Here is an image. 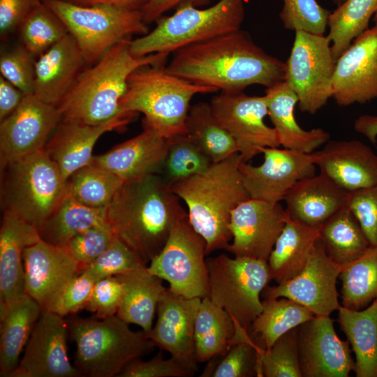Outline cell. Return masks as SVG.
<instances>
[{"label":"cell","instance_id":"obj_60","mask_svg":"<svg viewBox=\"0 0 377 377\" xmlns=\"http://www.w3.org/2000/svg\"><path fill=\"white\" fill-rule=\"evenodd\" d=\"M373 19H374L375 26H377V8H376V10L374 16H373Z\"/></svg>","mask_w":377,"mask_h":377},{"label":"cell","instance_id":"obj_23","mask_svg":"<svg viewBox=\"0 0 377 377\" xmlns=\"http://www.w3.org/2000/svg\"><path fill=\"white\" fill-rule=\"evenodd\" d=\"M320 172L350 192L377 185V155L357 140H328L311 154Z\"/></svg>","mask_w":377,"mask_h":377},{"label":"cell","instance_id":"obj_25","mask_svg":"<svg viewBox=\"0 0 377 377\" xmlns=\"http://www.w3.org/2000/svg\"><path fill=\"white\" fill-rule=\"evenodd\" d=\"M143 131L108 151L94 156L91 163L115 174L124 181L161 175L170 138L143 125Z\"/></svg>","mask_w":377,"mask_h":377},{"label":"cell","instance_id":"obj_9","mask_svg":"<svg viewBox=\"0 0 377 377\" xmlns=\"http://www.w3.org/2000/svg\"><path fill=\"white\" fill-rule=\"evenodd\" d=\"M42 2L63 22L88 65L122 39L149 31L140 10L105 4L83 6L64 0Z\"/></svg>","mask_w":377,"mask_h":377},{"label":"cell","instance_id":"obj_30","mask_svg":"<svg viewBox=\"0 0 377 377\" xmlns=\"http://www.w3.org/2000/svg\"><path fill=\"white\" fill-rule=\"evenodd\" d=\"M320 228L287 218L267 260L271 280L279 284L303 269L320 237Z\"/></svg>","mask_w":377,"mask_h":377},{"label":"cell","instance_id":"obj_56","mask_svg":"<svg viewBox=\"0 0 377 377\" xmlns=\"http://www.w3.org/2000/svg\"><path fill=\"white\" fill-rule=\"evenodd\" d=\"M25 95L13 84L0 76V120L13 112Z\"/></svg>","mask_w":377,"mask_h":377},{"label":"cell","instance_id":"obj_50","mask_svg":"<svg viewBox=\"0 0 377 377\" xmlns=\"http://www.w3.org/2000/svg\"><path fill=\"white\" fill-rule=\"evenodd\" d=\"M115 237L108 224L94 226L72 237L64 247L83 269L95 260Z\"/></svg>","mask_w":377,"mask_h":377},{"label":"cell","instance_id":"obj_44","mask_svg":"<svg viewBox=\"0 0 377 377\" xmlns=\"http://www.w3.org/2000/svg\"><path fill=\"white\" fill-rule=\"evenodd\" d=\"M213 163L188 134L170 138L161 174L168 186L207 170Z\"/></svg>","mask_w":377,"mask_h":377},{"label":"cell","instance_id":"obj_1","mask_svg":"<svg viewBox=\"0 0 377 377\" xmlns=\"http://www.w3.org/2000/svg\"><path fill=\"white\" fill-rule=\"evenodd\" d=\"M165 68L192 83L228 94L253 84L268 88L283 81L285 75V63L241 29L179 49Z\"/></svg>","mask_w":377,"mask_h":377},{"label":"cell","instance_id":"obj_55","mask_svg":"<svg viewBox=\"0 0 377 377\" xmlns=\"http://www.w3.org/2000/svg\"><path fill=\"white\" fill-rule=\"evenodd\" d=\"M211 0H149L140 11L146 24L156 22L163 14L180 5L190 3L195 7L207 5Z\"/></svg>","mask_w":377,"mask_h":377},{"label":"cell","instance_id":"obj_51","mask_svg":"<svg viewBox=\"0 0 377 377\" xmlns=\"http://www.w3.org/2000/svg\"><path fill=\"white\" fill-rule=\"evenodd\" d=\"M197 368L170 356L165 359L159 351L147 361L138 358L131 362L119 374V377H187L194 375Z\"/></svg>","mask_w":377,"mask_h":377},{"label":"cell","instance_id":"obj_19","mask_svg":"<svg viewBox=\"0 0 377 377\" xmlns=\"http://www.w3.org/2000/svg\"><path fill=\"white\" fill-rule=\"evenodd\" d=\"M302 377H348L355 360L348 340L337 334L330 316H316L298 327Z\"/></svg>","mask_w":377,"mask_h":377},{"label":"cell","instance_id":"obj_16","mask_svg":"<svg viewBox=\"0 0 377 377\" xmlns=\"http://www.w3.org/2000/svg\"><path fill=\"white\" fill-rule=\"evenodd\" d=\"M264 161L253 165L242 160L239 164L243 184L250 198L280 202L300 180L315 175L311 154L279 147H267Z\"/></svg>","mask_w":377,"mask_h":377},{"label":"cell","instance_id":"obj_49","mask_svg":"<svg viewBox=\"0 0 377 377\" xmlns=\"http://www.w3.org/2000/svg\"><path fill=\"white\" fill-rule=\"evenodd\" d=\"M35 62L34 57L21 44L4 50L0 56L1 75L25 96L34 94Z\"/></svg>","mask_w":377,"mask_h":377},{"label":"cell","instance_id":"obj_17","mask_svg":"<svg viewBox=\"0 0 377 377\" xmlns=\"http://www.w3.org/2000/svg\"><path fill=\"white\" fill-rule=\"evenodd\" d=\"M287 214L280 202L249 198L231 212L232 242L226 250L238 257L268 260Z\"/></svg>","mask_w":377,"mask_h":377},{"label":"cell","instance_id":"obj_37","mask_svg":"<svg viewBox=\"0 0 377 377\" xmlns=\"http://www.w3.org/2000/svg\"><path fill=\"white\" fill-rule=\"evenodd\" d=\"M263 309L249 330L252 338L267 349L283 334L316 316L309 309L286 297L262 301Z\"/></svg>","mask_w":377,"mask_h":377},{"label":"cell","instance_id":"obj_29","mask_svg":"<svg viewBox=\"0 0 377 377\" xmlns=\"http://www.w3.org/2000/svg\"><path fill=\"white\" fill-rule=\"evenodd\" d=\"M265 95L268 115L283 148L311 154L330 140L324 129L304 130L297 124L294 110L298 98L285 81L266 88Z\"/></svg>","mask_w":377,"mask_h":377},{"label":"cell","instance_id":"obj_42","mask_svg":"<svg viewBox=\"0 0 377 377\" xmlns=\"http://www.w3.org/2000/svg\"><path fill=\"white\" fill-rule=\"evenodd\" d=\"M68 193L82 204L105 208L124 181L112 172L90 163L67 179Z\"/></svg>","mask_w":377,"mask_h":377},{"label":"cell","instance_id":"obj_47","mask_svg":"<svg viewBox=\"0 0 377 377\" xmlns=\"http://www.w3.org/2000/svg\"><path fill=\"white\" fill-rule=\"evenodd\" d=\"M279 17L284 28L324 35L330 11L316 0H281Z\"/></svg>","mask_w":377,"mask_h":377},{"label":"cell","instance_id":"obj_39","mask_svg":"<svg viewBox=\"0 0 377 377\" xmlns=\"http://www.w3.org/2000/svg\"><path fill=\"white\" fill-rule=\"evenodd\" d=\"M341 306L361 310L377 298V246H370L359 258L342 267Z\"/></svg>","mask_w":377,"mask_h":377},{"label":"cell","instance_id":"obj_22","mask_svg":"<svg viewBox=\"0 0 377 377\" xmlns=\"http://www.w3.org/2000/svg\"><path fill=\"white\" fill-rule=\"evenodd\" d=\"M136 114L125 112L97 125L61 119L44 149L68 179L75 171L92 162L94 147L101 135L121 129Z\"/></svg>","mask_w":377,"mask_h":377},{"label":"cell","instance_id":"obj_36","mask_svg":"<svg viewBox=\"0 0 377 377\" xmlns=\"http://www.w3.org/2000/svg\"><path fill=\"white\" fill-rule=\"evenodd\" d=\"M319 238L328 256L342 267L359 258L370 246L359 223L347 206L320 226Z\"/></svg>","mask_w":377,"mask_h":377},{"label":"cell","instance_id":"obj_48","mask_svg":"<svg viewBox=\"0 0 377 377\" xmlns=\"http://www.w3.org/2000/svg\"><path fill=\"white\" fill-rule=\"evenodd\" d=\"M95 283L89 274L81 271L65 283L42 310L64 317L85 309Z\"/></svg>","mask_w":377,"mask_h":377},{"label":"cell","instance_id":"obj_20","mask_svg":"<svg viewBox=\"0 0 377 377\" xmlns=\"http://www.w3.org/2000/svg\"><path fill=\"white\" fill-rule=\"evenodd\" d=\"M332 98L340 106L377 98V26L367 29L337 58Z\"/></svg>","mask_w":377,"mask_h":377},{"label":"cell","instance_id":"obj_31","mask_svg":"<svg viewBox=\"0 0 377 377\" xmlns=\"http://www.w3.org/2000/svg\"><path fill=\"white\" fill-rule=\"evenodd\" d=\"M42 311L27 294L12 302L0 313V376L10 377Z\"/></svg>","mask_w":377,"mask_h":377},{"label":"cell","instance_id":"obj_40","mask_svg":"<svg viewBox=\"0 0 377 377\" xmlns=\"http://www.w3.org/2000/svg\"><path fill=\"white\" fill-rule=\"evenodd\" d=\"M377 8V0H346L331 12L327 22L335 59L368 28Z\"/></svg>","mask_w":377,"mask_h":377},{"label":"cell","instance_id":"obj_52","mask_svg":"<svg viewBox=\"0 0 377 377\" xmlns=\"http://www.w3.org/2000/svg\"><path fill=\"white\" fill-rule=\"evenodd\" d=\"M347 207L357 219L370 246H377V185L349 192Z\"/></svg>","mask_w":377,"mask_h":377},{"label":"cell","instance_id":"obj_14","mask_svg":"<svg viewBox=\"0 0 377 377\" xmlns=\"http://www.w3.org/2000/svg\"><path fill=\"white\" fill-rule=\"evenodd\" d=\"M341 269L328 256L318 238L303 269L286 282L267 285L261 296L264 299L286 297L307 308L315 316H330L341 306L337 281Z\"/></svg>","mask_w":377,"mask_h":377},{"label":"cell","instance_id":"obj_8","mask_svg":"<svg viewBox=\"0 0 377 377\" xmlns=\"http://www.w3.org/2000/svg\"><path fill=\"white\" fill-rule=\"evenodd\" d=\"M244 15V0H219L204 9L182 4L172 15L159 17L152 31L131 40L130 50L136 57L169 54L184 47L241 29Z\"/></svg>","mask_w":377,"mask_h":377},{"label":"cell","instance_id":"obj_54","mask_svg":"<svg viewBox=\"0 0 377 377\" xmlns=\"http://www.w3.org/2000/svg\"><path fill=\"white\" fill-rule=\"evenodd\" d=\"M42 0H0V36L4 40L15 31Z\"/></svg>","mask_w":377,"mask_h":377},{"label":"cell","instance_id":"obj_11","mask_svg":"<svg viewBox=\"0 0 377 377\" xmlns=\"http://www.w3.org/2000/svg\"><path fill=\"white\" fill-rule=\"evenodd\" d=\"M336 61L327 36L295 31L283 81L297 95L302 112L313 114L332 98Z\"/></svg>","mask_w":377,"mask_h":377},{"label":"cell","instance_id":"obj_53","mask_svg":"<svg viewBox=\"0 0 377 377\" xmlns=\"http://www.w3.org/2000/svg\"><path fill=\"white\" fill-rule=\"evenodd\" d=\"M123 295V286L117 276L101 279L94 283L85 309L103 319L117 314Z\"/></svg>","mask_w":377,"mask_h":377},{"label":"cell","instance_id":"obj_45","mask_svg":"<svg viewBox=\"0 0 377 377\" xmlns=\"http://www.w3.org/2000/svg\"><path fill=\"white\" fill-rule=\"evenodd\" d=\"M261 376L302 377L298 350V327L280 337L260 358Z\"/></svg>","mask_w":377,"mask_h":377},{"label":"cell","instance_id":"obj_59","mask_svg":"<svg viewBox=\"0 0 377 377\" xmlns=\"http://www.w3.org/2000/svg\"><path fill=\"white\" fill-rule=\"evenodd\" d=\"M346 0H332V1L336 4L337 6H339L343 2H344Z\"/></svg>","mask_w":377,"mask_h":377},{"label":"cell","instance_id":"obj_18","mask_svg":"<svg viewBox=\"0 0 377 377\" xmlns=\"http://www.w3.org/2000/svg\"><path fill=\"white\" fill-rule=\"evenodd\" d=\"M68 326L64 317L42 310L20 363L10 377H77L68 358Z\"/></svg>","mask_w":377,"mask_h":377},{"label":"cell","instance_id":"obj_4","mask_svg":"<svg viewBox=\"0 0 377 377\" xmlns=\"http://www.w3.org/2000/svg\"><path fill=\"white\" fill-rule=\"evenodd\" d=\"M239 153L212 163L205 172L170 185L188 207V221L206 242L207 255L226 249L232 211L250 198L241 177Z\"/></svg>","mask_w":377,"mask_h":377},{"label":"cell","instance_id":"obj_21","mask_svg":"<svg viewBox=\"0 0 377 377\" xmlns=\"http://www.w3.org/2000/svg\"><path fill=\"white\" fill-rule=\"evenodd\" d=\"M201 300L186 297L167 288L157 306L156 323L146 332L155 346L195 368L194 328Z\"/></svg>","mask_w":377,"mask_h":377},{"label":"cell","instance_id":"obj_33","mask_svg":"<svg viewBox=\"0 0 377 377\" xmlns=\"http://www.w3.org/2000/svg\"><path fill=\"white\" fill-rule=\"evenodd\" d=\"M355 354L357 377H377V298L361 310L341 305L338 319Z\"/></svg>","mask_w":377,"mask_h":377},{"label":"cell","instance_id":"obj_3","mask_svg":"<svg viewBox=\"0 0 377 377\" xmlns=\"http://www.w3.org/2000/svg\"><path fill=\"white\" fill-rule=\"evenodd\" d=\"M131 40V37L122 39L83 70L57 106L61 119L97 125L125 113L120 110V101L128 76L141 66L164 64L169 55L136 57L130 50Z\"/></svg>","mask_w":377,"mask_h":377},{"label":"cell","instance_id":"obj_41","mask_svg":"<svg viewBox=\"0 0 377 377\" xmlns=\"http://www.w3.org/2000/svg\"><path fill=\"white\" fill-rule=\"evenodd\" d=\"M265 349L250 333L235 334L232 343L221 355L214 357L200 376H261L260 358Z\"/></svg>","mask_w":377,"mask_h":377},{"label":"cell","instance_id":"obj_12","mask_svg":"<svg viewBox=\"0 0 377 377\" xmlns=\"http://www.w3.org/2000/svg\"><path fill=\"white\" fill-rule=\"evenodd\" d=\"M206 242L191 226L188 216L172 229L160 253L147 266L152 274L166 281L174 293L202 299L209 293Z\"/></svg>","mask_w":377,"mask_h":377},{"label":"cell","instance_id":"obj_7","mask_svg":"<svg viewBox=\"0 0 377 377\" xmlns=\"http://www.w3.org/2000/svg\"><path fill=\"white\" fill-rule=\"evenodd\" d=\"M69 330L76 344L75 366L82 376H118L131 362L155 347L144 330L133 331L117 315L75 319Z\"/></svg>","mask_w":377,"mask_h":377},{"label":"cell","instance_id":"obj_13","mask_svg":"<svg viewBox=\"0 0 377 377\" xmlns=\"http://www.w3.org/2000/svg\"><path fill=\"white\" fill-rule=\"evenodd\" d=\"M209 104L216 119L235 140L242 161H249L265 148L281 146L275 129L264 121L268 115L265 95L221 92Z\"/></svg>","mask_w":377,"mask_h":377},{"label":"cell","instance_id":"obj_38","mask_svg":"<svg viewBox=\"0 0 377 377\" xmlns=\"http://www.w3.org/2000/svg\"><path fill=\"white\" fill-rule=\"evenodd\" d=\"M186 134L213 163L238 153L235 140L216 119L208 103L198 102L191 106L186 119Z\"/></svg>","mask_w":377,"mask_h":377},{"label":"cell","instance_id":"obj_24","mask_svg":"<svg viewBox=\"0 0 377 377\" xmlns=\"http://www.w3.org/2000/svg\"><path fill=\"white\" fill-rule=\"evenodd\" d=\"M23 260L25 293L42 309L82 269L64 246L49 244L41 239L24 249Z\"/></svg>","mask_w":377,"mask_h":377},{"label":"cell","instance_id":"obj_58","mask_svg":"<svg viewBox=\"0 0 377 377\" xmlns=\"http://www.w3.org/2000/svg\"><path fill=\"white\" fill-rule=\"evenodd\" d=\"M68 2L83 6L111 5L131 10H141L149 0H64Z\"/></svg>","mask_w":377,"mask_h":377},{"label":"cell","instance_id":"obj_26","mask_svg":"<svg viewBox=\"0 0 377 377\" xmlns=\"http://www.w3.org/2000/svg\"><path fill=\"white\" fill-rule=\"evenodd\" d=\"M0 228V313L25 294L24 249L40 239L38 228L4 212Z\"/></svg>","mask_w":377,"mask_h":377},{"label":"cell","instance_id":"obj_32","mask_svg":"<svg viewBox=\"0 0 377 377\" xmlns=\"http://www.w3.org/2000/svg\"><path fill=\"white\" fill-rule=\"evenodd\" d=\"M117 276L122 283L123 295L116 315L149 332L158 302L167 289L162 279L150 273L147 266Z\"/></svg>","mask_w":377,"mask_h":377},{"label":"cell","instance_id":"obj_46","mask_svg":"<svg viewBox=\"0 0 377 377\" xmlns=\"http://www.w3.org/2000/svg\"><path fill=\"white\" fill-rule=\"evenodd\" d=\"M147 265L138 253L118 237L93 262L82 271L89 274L96 281L112 276L126 274L139 269Z\"/></svg>","mask_w":377,"mask_h":377},{"label":"cell","instance_id":"obj_34","mask_svg":"<svg viewBox=\"0 0 377 377\" xmlns=\"http://www.w3.org/2000/svg\"><path fill=\"white\" fill-rule=\"evenodd\" d=\"M235 333L236 325L230 315L208 297L202 298L195 321L196 361L205 362L223 354Z\"/></svg>","mask_w":377,"mask_h":377},{"label":"cell","instance_id":"obj_15","mask_svg":"<svg viewBox=\"0 0 377 377\" xmlns=\"http://www.w3.org/2000/svg\"><path fill=\"white\" fill-rule=\"evenodd\" d=\"M61 120L57 106L34 94L24 96L17 108L0 123V166L44 149Z\"/></svg>","mask_w":377,"mask_h":377},{"label":"cell","instance_id":"obj_2","mask_svg":"<svg viewBox=\"0 0 377 377\" xmlns=\"http://www.w3.org/2000/svg\"><path fill=\"white\" fill-rule=\"evenodd\" d=\"M161 175L124 181L105 208L117 237L147 265L165 246L173 228L188 213Z\"/></svg>","mask_w":377,"mask_h":377},{"label":"cell","instance_id":"obj_6","mask_svg":"<svg viewBox=\"0 0 377 377\" xmlns=\"http://www.w3.org/2000/svg\"><path fill=\"white\" fill-rule=\"evenodd\" d=\"M1 205L39 228L68 193L67 179L45 149L1 168Z\"/></svg>","mask_w":377,"mask_h":377},{"label":"cell","instance_id":"obj_10","mask_svg":"<svg viewBox=\"0 0 377 377\" xmlns=\"http://www.w3.org/2000/svg\"><path fill=\"white\" fill-rule=\"evenodd\" d=\"M206 263L207 297L230 315L236 329L249 331L263 309L262 292L271 281L267 261L221 254Z\"/></svg>","mask_w":377,"mask_h":377},{"label":"cell","instance_id":"obj_5","mask_svg":"<svg viewBox=\"0 0 377 377\" xmlns=\"http://www.w3.org/2000/svg\"><path fill=\"white\" fill-rule=\"evenodd\" d=\"M219 91L170 73L163 64L141 66L128 77L121 112L142 113L143 125L166 138L186 133L190 102L198 94Z\"/></svg>","mask_w":377,"mask_h":377},{"label":"cell","instance_id":"obj_27","mask_svg":"<svg viewBox=\"0 0 377 377\" xmlns=\"http://www.w3.org/2000/svg\"><path fill=\"white\" fill-rule=\"evenodd\" d=\"M86 66L89 65L68 34L36 60L34 95L57 106Z\"/></svg>","mask_w":377,"mask_h":377},{"label":"cell","instance_id":"obj_28","mask_svg":"<svg viewBox=\"0 0 377 377\" xmlns=\"http://www.w3.org/2000/svg\"><path fill=\"white\" fill-rule=\"evenodd\" d=\"M349 192L323 174L297 182L284 198L287 216L295 221L320 227L347 206Z\"/></svg>","mask_w":377,"mask_h":377},{"label":"cell","instance_id":"obj_57","mask_svg":"<svg viewBox=\"0 0 377 377\" xmlns=\"http://www.w3.org/2000/svg\"><path fill=\"white\" fill-rule=\"evenodd\" d=\"M354 129L375 145L377 142V115H360L354 121Z\"/></svg>","mask_w":377,"mask_h":377},{"label":"cell","instance_id":"obj_35","mask_svg":"<svg viewBox=\"0 0 377 377\" xmlns=\"http://www.w3.org/2000/svg\"><path fill=\"white\" fill-rule=\"evenodd\" d=\"M105 208L88 207L67 193L38 229L40 239L53 245L64 246L80 232L94 226L108 224Z\"/></svg>","mask_w":377,"mask_h":377},{"label":"cell","instance_id":"obj_43","mask_svg":"<svg viewBox=\"0 0 377 377\" xmlns=\"http://www.w3.org/2000/svg\"><path fill=\"white\" fill-rule=\"evenodd\" d=\"M17 31L20 44L36 60L68 34L63 22L43 2L23 20Z\"/></svg>","mask_w":377,"mask_h":377}]
</instances>
